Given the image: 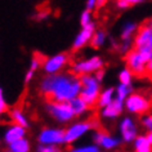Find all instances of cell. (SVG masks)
I'll list each match as a JSON object with an SVG mask.
<instances>
[{"mask_svg": "<svg viewBox=\"0 0 152 152\" xmlns=\"http://www.w3.org/2000/svg\"><path fill=\"white\" fill-rule=\"evenodd\" d=\"M8 111V106H7V103L4 101H1L0 102V115H1V113H4V112H7Z\"/></svg>", "mask_w": 152, "mask_h": 152, "instance_id": "cell-30", "label": "cell"}, {"mask_svg": "<svg viewBox=\"0 0 152 152\" xmlns=\"http://www.w3.org/2000/svg\"><path fill=\"white\" fill-rule=\"evenodd\" d=\"M121 133H123V138L128 142L135 137V126L130 119H125L121 123Z\"/></svg>", "mask_w": 152, "mask_h": 152, "instance_id": "cell-14", "label": "cell"}, {"mask_svg": "<svg viewBox=\"0 0 152 152\" xmlns=\"http://www.w3.org/2000/svg\"><path fill=\"white\" fill-rule=\"evenodd\" d=\"M139 1H126V0H121V1H117L116 5L119 7V8H128V7H130L133 4H138Z\"/></svg>", "mask_w": 152, "mask_h": 152, "instance_id": "cell-28", "label": "cell"}, {"mask_svg": "<svg viewBox=\"0 0 152 152\" xmlns=\"http://www.w3.org/2000/svg\"><path fill=\"white\" fill-rule=\"evenodd\" d=\"M104 32L103 31H98V32H96L93 35V39H92V41H90V45H92L93 48H98V47H101L102 44H103V41H104Z\"/></svg>", "mask_w": 152, "mask_h": 152, "instance_id": "cell-21", "label": "cell"}, {"mask_svg": "<svg viewBox=\"0 0 152 152\" xmlns=\"http://www.w3.org/2000/svg\"><path fill=\"white\" fill-rule=\"evenodd\" d=\"M102 77H103V70L101 68L99 71H97V74H96V79H97L98 81H99V80H102Z\"/></svg>", "mask_w": 152, "mask_h": 152, "instance_id": "cell-32", "label": "cell"}, {"mask_svg": "<svg viewBox=\"0 0 152 152\" xmlns=\"http://www.w3.org/2000/svg\"><path fill=\"white\" fill-rule=\"evenodd\" d=\"M25 133H26L25 128L18 126V125H13V126H10L5 133V142L9 143V144L17 142V140L23 138Z\"/></svg>", "mask_w": 152, "mask_h": 152, "instance_id": "cell-12", "label": "cell"}, {"mask_svg": "<svg viewBox=\"0 0 152 152\" xmlns=\"http://www.w3.org/2000/svg\"><path fill=\"white\" fill-rule=\"evenodd\" d=\"M10 152H30V143L27 139L22 138L17 142L9 144Z\"/></svg>", "mask_w": 152, "mask_h": 152, "instance_id": "cell-17", "label": "cell"}, {"mask_svg": "<svg viewBox=\"0 0 152 152\" xmlns=\"http://www.w3.org/2000/svg\"><path fill=\"white\" fill-rule=\"evenodd\" d=\"M151 59V52H138L132 49L125 56L128 71L137 77H146V66Z\"/></svg>", "mask_w": 152, "mask_h": 152, "instance_id": "cell-2", "label": "cell"}, {"mask_svg": "<svg viewBox=\"0 0 152 152\" xmlns=\"http://www.w3.org/2000/svg\"><path fill=\"white\" fill-rule=\"evenodd\" d=\"M79 77H80L81 81V92L79 97L88 104V107L98 106V101H99L101 97L98 80L90 75H83L79 76Z\"/></svg>", "mask_w": 152, "mask_h": 152, "instance_id": "cell-3", "label": "cell"}, {"mask_svg": "<svg viewBox=\"0 0 152 152\" xmlns=\"http://www.w3.org/2000/svg\"><path fill=\"white\" fill-rule=\"evenodd\" d=\"M135 148H137V152H152V146L147 140L146 137H139V138H137Z\"/></svg>", "mask_w": 152, "mask_h": 152, "instance_id": "cell-19", "label": "cell"}, {"mask_svg": "<svg viewBox=\"0 0 152 152\" xmlns=\"http://www.w3.org/2000/svg\"><path fill=\"white\" fill-rule=\"evenodd\" d=\"M47 108L50 115L58 121H68L75 116L68 102H48Z\"/></svg>", "mask_w": 152, "mask_h": 152, "instance_id": "cell-5", "label": "cell"}, {"mask_svg": "<svg viewBox=\"0 0 152 152\" xmlns=\"http://www.w3.org/2000/svg\"><path fill=\"white\" fill-rule=\"evenodd\" d=\"M151 28H152V22H151Z\"/></svg>", "mask_w": 152, "mask_h": 152, "instance_id": "cell-37", "label": "cell"}, {"mask_svg": "<svg viewBox=\"0 0 152 152\" xmlns=\"http://www.w3.org/2000/svg\"><path fill=\"white\" fill-rule=\"evenodd\" d=\"M151 102L142 94H132L126 99V107L129 111L135 113H144L151 108Z\"/></svg>", "mask_w": 152, "mask_h": 152, "instance_id": "cell-8", "label": "cell"}, {"mask_svg": "<svg viewBox=\"0 0 152 152\" xmlns=\"http://www.w3.org/2000/svg\"><path fill=\"white\" fill-rule=\"evenodd\" d=\"M144 125L150 129L151 130V133H152V116H150V117H147L146 120H144Z\"/></svg>", "mask_w": 152, "mask_h": 152, "instance_id": "cell-31", "label": "cell"}, {"mask_svg": "<svg viewBox=\"0 0 152 152\" xmlns=\"http://www.w3.org/2000/svg\"><path fill=\"white\" fill-rule=\"evenodd\" d=\"M151 59H152V52H151Z\"/></svg>", "mask_w": 152, "mask_h": 152, "instance_id": "cell-36", "label": "cell"}, {"mask_svg": "<svg viewBox=\"0 0 152 152\" xmlns=\"http://www.w3.org/2000/svg\"><path fill=\"white\" fill-rule=\"evenodd\" d=\"M112 94H113V89H107L106 92L102 93L99 97V101H98V106H101V107H107L112 102Z\"/></svg>", "mask_w": 152, "mask_h": 152, "instance_id": "cell-20", "label": "cell"}, {"mask_svg": "<svg viewBox=\"0 0 152 152\" xmlns=\"http://www.w3.org/2000/svg\"><path fill=\"white\" fill-rule=\"evenodd\" d=\"M80 22H81V26L83 27H86V26H89L92 22H90V10H84V12L81 13V18H80Z\"/></svg>", "mask_w": 152, "mask_h": 152, "instance_id": "cell-23", "label": "cell"}, {"mask_svg": "<svg viewBox=\"0 0 152 152\" xmlns=\"http://www.w3.org/2000/svg\"><path fill=\"white\" fill-rule=\"evenodd\" d=\"M134 27H135V26H134V25H132V23H130V25H128L126 27L124 28L123 34H121V37H123V39H125V40H126L128 37H129V36H130L132 34H133V31H134Z\"/></svg>", "mask_w": 152, "mask_h": 152, "instance_id": "cell-26", "label": "cell"}, {"mask_svg": "<svg viewBox=\"0 0 152 152\" xmlns=\"http://www.w3.org/2000/svg\"><path fill=\"white\" fill-rule=\"evenodd\" d=\"M129 92H130V85H124V84H121V85L119 86V89H117V99H119L120 102H123V99L128 96Z\"/></svg>", "mask_w": 152, "mask_h": 152, "instance_id": "cell-22", "label": "cell"}, {"mask_svg": "<svg viewBox=\"0 0 152 152\" xmlns=\"http://www.w3.org/2000/svg\"><path fill=\"white\" fill-rule=\"evenodd\" d=\"M68 103H70L71 108H72V111H74V113H75V116L81 115V113H84L86 110L89 108V107H88V104H86L80 97L74 98V99H71L70 102H68Z\"/></svg>", "mask_w": 152, "mask_h": 152, "instance_id": "cell-16", "label": "cell"}, {"mask_svg": "<svg viewBox=\"0 0 152 152\" xmlns=\"http://www.w3.org/2000/svg\"><path fill=\"white\" fill-rule=\"evenodd\" d=\"M102 66H103V62H102V59L99 57H93V58H90V59L75 63L74 66H72L71 72L77 76H83V75H88L90 72L99 71Z\"/></svg>", "mask_w": 152, "mask_h": 152, "instance_id": "cell-6", "label": "cell"}, {"mask_svg": "<svg viewBox=\"0 0 152 152\" xmlns=\"http://www.w3.org/2000/svg\"><path fill=\"white\" fill-rule=\"evenodd\" d=\"M138 52H152V28L148 25L139 26L135 35L134 48Z\"/></svg>", "mask_w": 152, "mask_h": 152, "instance_id": "cell-4", "label": "cell"}, {"mask_svg": "<svg viewBox=\"0 0 152 152\" xmlns=\"http://www.w3.org/2000/svg\"><path fill=\"white\" fill-rule=\"evenodd\" d=\"M40 90L48 102H70L80 96L81 81L77 75L68 72L64 75H50L45 77Z\"/></svg>", "mask_w": 152, "mask_h": 152, "instance_id": "cell-1", "label": "cell"}, {"mask_svg": "<svg viewBox=\"0 0 152 152\" xmlns=\"http://www.w3.org/2000/svg\"><path fill=\"white\" fill-rule=\"evenodd\" d=\"M4 101V98H3V93H1V89H0V102Z\"/></svg>", "mask_w": 152, "mask_h": 152, "instance_id": "cell-35", "label": "cell"}, {"mask_svg": "<svg viewBox=\"0 0 152 152\" xmlns=\"http://www.w3.org/2000/svg\"><path fill=\"white\" fill-rule=\"evenodd\" d=\"M97 125V121H84V123H77L70 126L64 133V143H72L79 137L85 134L88 130L94 128Z\"/></svg>", "mask_w": 152, "mask_h": 152, "instance_id": "cell-7", "label": "cell"}, {"mask_svg": "<svg viewBox=\"0 0 152 152\" xmlns=\"http://www.w3.org/2000/svg\"><path fill=\"white\" fill-rule=\"evenodd\" d=\"M146 77H148L152 81V59H150V62L146 66Z\"/></svg>", "mask_w": 152, "mask_h": 152, "instance_id": "cell-29", "label": "cell"}, {"mask_svg": "<svg viewBox=\"0 0 152 152\" xmlns=\"http://www.w3.org/2000/svg\"><path fill=\"white\" fill-rule=\"evenodd\" d=\"M64 133L62 129H44L39 135L40 144L45 146H54L57 143L64 142Z\"/></svg>", "mask_w": 152, "mask_h": 152, "instance_id": "cell-9", "label": "cell"}, {"mask_svg": "<svg viewBox=\"0 0 152 152\" xmlns=\"http://www.w3.org/2000/svg\"><path fill=\"white\" fill-rule=\"evenodd\" d=\"M130 77H132V74H130V72H129L128 70H124V71L120 74L121 84H124V85H129V83H130Z\"/></svg>", "mask_w": 152, "mask_h": 152, "instance_id": "cell-24", "label": "cell"}, {"mask_svg": "<svg viewBox=\"0 0 152 152\" xmlns=\"http://www.w3.org/2000/svg\"><path fill=\"white\" fill-rule=\"evenodd\" d=\"M32 75H34V71H32V70H30V71L27 72V75H26V83H27V81H30V80H31Z\"/></svg>", "mask_w": 152, "mask_h": 152, "instance_id": "cell-33", "label": "cell"}, {"mask_svg": "<svg viewBox=\"0 0 152 152\" xmlns=\"http://www.w3.org/2000/svg\"><path fill=\"white\" fill-rule=\"evenodd\" d=\"M37 152H61L56 146H45V144H40L37 147Z\"/></svg>", "mask_w": 152, "mask_h": 152, "instance_id": "cell-25", "label": "cell"}, {"mask_svg": "<svg viewBox=\"0 0 152 152\" xmlns=\"http://www.w3.org/2000/svg\"><path fill=\"white\" fill-rule=\"evenodd\" d=\"M94 140H96V143L103 146L104 148H107V150H108V148L115 147L117 144V140L111 138V137L108 135V133L104 132V130H102V129L96 133V135H94Z\"/></svg>", "mask_w": 152, "mask_h": 152, "instance_id": "cell-13", "label": "cell"}, {"mask_svg": "<svg viewBox=\"0 0 152 152\" xmlns=\"http://www.w3.org/2000/svg\"><path fill=\"white\" fill-rule=\"evenodd\" d=\"M71 152H99L96 146H86V147H80V148H75Z\"/></svg>", "mask_w": 152, "mask_h": 152, "instance_id": "cell-27", "label": "cell"}, {"mask_svg": "<svg viewBox=\"0 0 152 152\" xmlns=\"http://www.w3.org/2000/svg\"><path fill=\"white\" fill-rule=\"evenodd\" d=\"M96 4H97V1H93V0H92V1H88V10L94 8V5H96Z\"/></svg>", "mask_w": 152, "mask_h": 152, "instance_id": "cell-34", "label": "cell"}, {"mask_svg": "<svg viewBox=\"0 0 152 152\" xmlns=\"http://www.w3.org/2000/svg\"><path fill=\"white\" fill-rule=\"evenodd\" d=\"M67 62H68V54L67 53H61V54H57L52 57V58L47 59V62L44 64V70L50 75H56V72H58Z\"/></svg>", "mask_w": 152, "mask_h": 152, "instance_id": "cell-10", "label": "cell"}, {"mask_svg": "<svg viewBox=\"0 0 152 152\" xmlns=\"http://www.w3.org/2000/svg\"><path fill=\"white\" fill-rule=\"evenodd\" d=\"M10 119H12L14 125H18V126H22L25 129L28 126L27 121H26V117L22 115L20 110H13V111L10 112Z\"/></svg>", "mask_w": 152, "mask_h": 152, "instance_id": "cell-18", "label": "cell"}, {"mask_svg": "<svg viewBox=\"0 0 152 152\" xmlns=\"http://www.w3.org/2000/svg\"><path fill=\"white\" fill-rule=\"evenodd\" d=\"M7 152H10V151H7Z\"/></svg>", "mask_w": 152, "mask_h": 152, "instance_id": "cell-38", "label": "cell"}, {"mask_svg": "<svg viewBox=\"0 0 152 152\" xmlns=\"http://www.w3.org/2000/svg\"><path fill=\"white\" fill-rule=\"evenodd\" d=\"M121 110H123V104L119 99H115L110 103L107 107H104L103 110V116L104 117H116L120 115Z\"/></svg>", "mask_w": 152, "mask_h": 152, "instance_id": "cell-15", "label": "cell"}, {"mask_svg": "<svg viewBox=\"0 0 152 152\" xmlns=\"http://www.w3.org/2000/svg\"><path fill=\"white\" fill-rule=\"evenodd\" d=\"M94 35V23H90L89 26H86L80 31V34L77 35V37L74 41V45H72V50H79L80 48H83L86 43L92 41Z\"/></svg>", "mask_w": 152, "mask_h": 152, "instance_id": "cell-11", "label": "cell"}]
</instances>
